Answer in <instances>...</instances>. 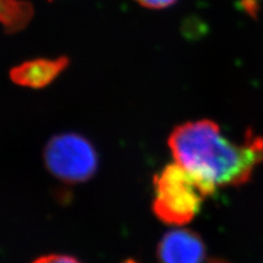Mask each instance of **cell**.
Returning <instances> with one entry per match:
<instances>
[{
  "label": "cell",
  "mask_w": 263,
  "mask_h": 263,
  "mask_svg": "<svg viewBox=\"0 0 263 263\" xmlns=\"http://www.w3.org/2000/svg\"><path fill=\"white\" fill-rule=\"evenodd\" d=\"M49 2H51V0H49Z\"/></svg>",
  "instance_id": "9c48e42d"
},
{
  "label": "cell",
  "mask_w": 263,
  "mask_h": 263,
  "mask_svg": "<svg viewBox=\"0 0 263 263\" xmlns=\"http://www.w3.org/2000/svg\"><path fill=\"white\" fill-rule=\"evenodd\" d=\"M33 263H80L76 258L67 254H47L37 258Z\"/></svg>",
  "instance_id": "52a82bcc"
},
{
  "label": "cell",
  "mask_w": 263,
  "mask_h": 263,
  "mask_svg": "<svg viewBox=\"0 0 263 263\" xmlns=\"http://www.w3.org/2000/svg\"><path fill=\"white\" fill-rule=\"evenodd\" d=\"M168 146L177 163L215 191L218 186L249 182L254 169L263 162V135L248 129L243 142L237 144L226 138L212 120L176 126Z\"/></svg>",
  "instance_id": "6da1fadb"
},
{
  "label": "cell",
  "mask_w": 263,
  "mask_h": 263,
  "mask_svg": "<svg viewBox=\"0 0 263 263\" xmlns=\"http://www.w3.org/2000/svg\"><path fill=\"white\" fill-rule=\"evenodd\" d=\"M68 65L69 60L66 56H60L57 59H36L16 65L10 70L9 76L15 85L41 89L51 85Z\"/></svg>",
  "instance_id": "5b68a950"
},
{
  "label": "cell",
  "mask_w": 263,
  "mask_h": 263,
  "mask_svg": "<svg viewBox=\"0 0 263 263\" xmlns=\"http://www.w3.org/2000/svg\"><path fill=\"white\" fill-rule=\"evenodd\" d=\"M152 209L160 221L182 227L192 221L208 196L216 191L204 184L176 161L154 177Z\"/></svg>",
  "instance_id": "7a4b0ae2"
},
{
  "label": "cell",
  "mask_w": 263,
  "mask_h": 263,
  "mask_svg": "<svg viewBox=\"0 0 263 263\" xmlns=\"http://www.w3.org/2000/svg\"><path fill=\"white\" fill-rule=\"evenodd\" d=\"M34 15V8L27 0H0V24L7 34L26 29Z\"/></svg>",
  "instance_id": "8992f818"
},
{
  "label": "cell",
  "mask_w": 263,
  "mask_h": 263,
  "mask_svg": "<svg viewBox=\"0 0 263 263\" xmlns=\"http://www.w3.org/2000/svg\"><path fill=\"white\" fill-rule=\"evenodd\" d=\"M47 170L68 184L86 182L98 169V154L86 137L77 133H62L49 139L44 149Z\"/></svg>",
  "instance_id": "3957f363"
},
{
  "label": "cell",
  "mask_w": 263,
  "mask_h": 263,
  "mask_svg": "<svg viewBox=\"0 0 263 263\" xmlns=\"http://www.w3.org/2000/svg\"><path fill=\"white\" fill-rule=\"evenodd\" d=\"M206 248L199 234L186 228L172 229L157 247L159 263H203Z\"/></svg>",
  "instance_id": "277c9868"
},
{
  "label": "cell",
  "mask_w": 263,
  "mask_h": 263,
  "mask_svg": "<svg viewBox=\"0 0 263 263\" xmlns=\"http://www.w3.org/2000/svg\"><path fill=\"white\" fill-rule=\"evenodd\" d=\"M139 5L147 9H164L172 5H175L178 0H135Z\"/></svg>",
  "instance_id": "ba28073f"
}]
</instances>
